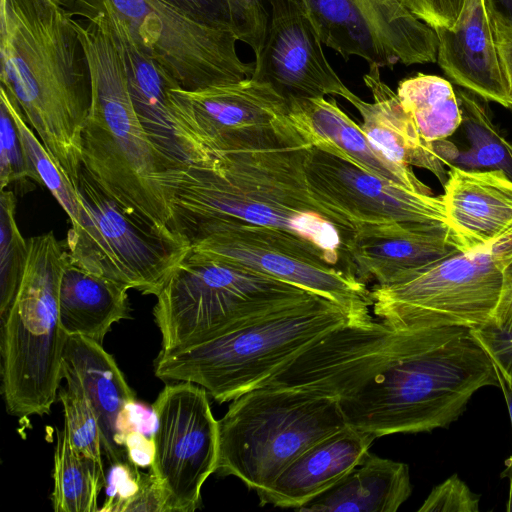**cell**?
I'll use <instances>...</instances> for the list:
<instances>
[{"label":"cell","mask_w":512,"mask_h":512,"mask_svg":"<svg viewBox=\"0 0 512 512\" xmlns=\"http://www.w3.org/2000/svg\"><path fill=\"white\" fill-rule=\"evenodd\" d=\"M309 144L221 151L188 165L174 184L172 228L186 237L208 223L265 228L317 249L357 278L351 251L366 230L310 186Z\"/></svg>","instance_id":"1"},{"label":"cell","mask_w":512,"mask_h":512,"mask_svg":"<svg viewBox=\"0 0 512 512\" xmlns=\"http://www.w3.org/2000/svg\"><path fill=\"white\" fill-rule=\"evenodd\" d=\"M62 374L73 377L90 401L99 422L102 449L112 464L129 461L126 449L115 441L119 412L135 401L112 355L99 344L82 336L67 335L62 357Z\"/></svg>","instance_id":"25"},{"label":"cell","mask_w":512,"mask_h":512,"mask_svg":"<svg viewBox=\"0 0 512 512\" xmlns=\"http://www.w3.org/2000/svg\"><path fill=\"white\" fill-rule=\"evenodd\" d=\"M157 428V416L153 407L138 403L136 400L125 405L116 419L115 441L124 448V439L131 432H141L153 438Z\"/></svg>","instance_id":"41"},{"label":"cell","mask_w":512,"mask_h":512,"mask_svg":"<svg viewBox=\"0 0 512 512\" xmlns=\"http://www.w3.org/2000/svg\"><path fill=\"white\" fill-rule=\"evenodd\" d=\"M180 10L189 18L209 27L233 29L229 0H161Z\"/></svg>","instance_id":"39"},{"label":"cell","mask_w":512,"mask_h":512,"mask_svg":"<svg viewBox=\"0 0 512 512\" xmlns=\"http://www.w3.org/2000/svg\"><path fill=\"white\" fill-rule=\"evenodd\" d=\"M379 68L370 64L363 77L373 102L358 97L352 104L362 116L360 128L388 160L402 167L427 169L444 185L448 177L445 167L457 150L445 140L429 142L422 137L397 93L382 81Z\"/></svg>","instance_id":"21"},{"label":"cell","mask_w":512,"mask_h":512,"mask_svg":"<svg viewBox=\"0 0 512 512\" xmlns=\"http://www.w3.org/2000/svg\"><path fill=\"white\" fill-rule=\"evenodd\" d=\"M321 42L379 67L437 61L435 30L397 0H303Z\"/></svg>","instance_id":"17"},{"label":"cell","mask_w":512,"mask_h":512,"mask_svg":"<svg viewBox=\"0 0 512 512\" xmlns=\"http://www.w3.org/2000/svg\"><path fill=\"white\" fill-rule=\"evenodd\" d=\"M502 477L509 478V497L506 510L512 512V459L508 458L505 461V468L501 473Z\"/></svg>","instance_id":"48"},{"label":"cell","mask_w":512,"mask_h":512,"mask_svg":"<svg viewBox=\"0 0 512 512\" xmlns=\"http://www.w3.org/2000/svg\"><path fill=\"white\" fill-rule=\"evenodd\" d=\"M71 18L91 20L110 8L134 40L184 90H198L251 78L254 65L236 52L231 30L203 25L161 0H57Z\"/></svg>","instance_id":"11"},{"label":"cell","mask_w":512,"mask_h":512,"mask_svg":"<svg viewBox=\"0 0 512 512\" xmlns=\"http://www.w3.org/2000/svg\"><path fill=\"white\" fill-rule=\"evenodd\" d=\"M27 241L25 273L1 320L0 344L6 410L20 421L50 413L63 378L67 337L59 320V285L67 249L53 232Z\"/></svg>","instance_id":"6"},{"label":"cell","mask_w":512,"mask_h":512,"mask_svg":"<svg viewBox=\"0 0 512 512\" xmlns=\"http://www.w3.org/2000/svg\"><path fill=\"white\" fill-rule=\"evenodd\" d=\"M187 238L196 254L304 288L341 305L359 323L373 320L366 284L305 243L265 228L224 222L200 225Z\"/></svg>","instance_id":"13"},{"label":"cell","mask_w":512,"mask_h":512,"mask_svg":"<svg viewBox=\"0 0 512 512\" xmlns=\"http://www.w3.org/2000/svg\"><path fill=\"white\" fill-rule=\"evenodd\" d=\"M233 29L239 41L249 45L257 56L266 39L270 17V0H229Z\"/></svg>","instance_id":"36"},{"label":"cell","mask_w":512,"mask_h":512,"mask_svg":"<svg viewBox=\"0 0 512 512\" xmlns=\"http://www.w3.org/2000/svg\"><path fill=\"white\" fill-rule=\"evenodd\" d=\"M28 259V241L16 221V196L12 190L0 192V321L17 296Z\"/></svg>","instance_id":"33"},{"label":"cell","mask_w":512,"mask_h":512,"mask_svg":"<svg viewBox=\"0 0 512 512\" xmlns=\"http://www.w3.org/2000/svg\"><path fill=\"white\" fill-rule=\"evenodd\" d=\"M423 330L395 329L375 319L348 322L323 335L256 388L311 390L339 400L409 352Z\"/></svg>","instance_id":"16"},{"label":"cell","mask_w":512,"mask_h":512,"mask_svg":"<svg viewBox=\"0 0 512 512\" xmlns=\"http://www.w3.org/2000/svg\"><path fill=\"white\" fill-rule=\"evenodd\" d=\"M91 77L92 104L82 137V166L125 208L172 228L176 169L147 136L132 104L117 46L103 15L72 18ZM174 230V229H173Z\"/></svg>","instance_id":"4"},{"label":"cell","mask_w":512,"mask_h":512,"mask_svg":"<svg viewBox=\"0 0 512 512\" xmlns=\"http://www.w3.org/2000/svg\"><path fill=\"white\" fill-rule=\"evenodd\" d=\"M495 22L512 28V0H488Z\"/></svg>","instance_id":"46"},{"label":"cell","mask_w":512,"mask_h":512,"mask_svg":"<svg viewBox=\"0 0 512 512\" xmlns=\"http://www.w3.org/2000/svg\"><path fill=\"white\" fill-rule=\"evenodd\" d=\"M348 322L359 323L341 305L316 295L198 345L159 353L154 373L163 381L199 385L218 403L232 401Z\"/></svg>","instance_id":"5"},{"label":"cell","mask_w":512,"mask_h":512,"mask_svg":"<svg viewBox=\"0 0 512 512\" xmlns=\"http://www.w3.org/2000/svg\"><path fill=\"white\" fill-rule=\"evenodd\" d=\"M316 295L191 250L156 295L159 353L198 345Z\"/></svg>","instance_id":"8"},{"label":"cell","mask_w":512,"mask_h":512,"mask_svg":"<svg viewBox=\"0 0 512 512\" xmlns=\"http://www.w3.org/2000/svg\"><path fill=\"white\" fill-rule=\"evenodd\" d=\"M141 484L142 473L130 461L112 464L108 497L99 512H123L139 492Z\"/></svg>","instance_id":"38"},{"label":"cell","mask_w":512,"mask_h":512,"mask_svg":"<svg viewBox=\"0 0 512 512\" xmlns=\"http://www.w3.org/2000/svg\"><path fill=\"white\" fill-rule=\"evenodd\" d=\"M397 95L429 142L445 140L462 124L458 97L451 83L442 77L419 73L402 80Z\"/></svg>","instance_id":"30"},{"label":"cell","mask_w":512,"mask_h":512,"mask_svg":"<svg viewBox=\"0 0 512 512\" xmlns=\"http://www.w3.org/2000/svg\"><path fill=\"white\" fill-rule=\"evenodd\" d=\"M495 29L499 51L512 88V28L495 22Z\"/></svg>","instance_id":"45"},{"label":"cell","mask_w":512,"mask_h":512,"mask_svg":"<svg viewBox=\"0 0 512 512\" xmlns=\"http://www.w3.org/2000/svg\"><path fill=\"white\" fill-rule=\"evenodd\" d=\"M52 506L56 512H96L100 490L106 485L104 465L80 453L68 430L56 429Z\"/></svg>","instance_id":"29"},{"label":"cell","mask_w":512,"mask_h":512,"mask_svg":"<svg viewBox=\"0 0 512 512\" xmlns=\"http://www.w3.org/2000/svg\"><path fill=\"white\" fill-rule=\"evenodd\" d=\"M512 280V231L387 285H374L373 313L395 329L479 328L492 323Z\"/></svg>","instance_id":"9"},{"label":"cell","mask_w":512,"mask_h":512,"mask_svg":"<svg viewBox=\"0 0 512 512\" xmlns=\"http://www.w3.org/2000/svg\"><path fill=\"white\" fill-rule=\"evenodd\" d=\"M462 124L471 143V156L482 166L500 170L512 180V142L498 130L478 96L458 91Z\"/></svg>","instance_id":"32"},{"label":"cell","mask_w":512,"mask_h":512,"mask_svg":"<svg viewBox=\"0 0 512 512\" xmlns=\"http://www.w3.org/2000/svg\"><path fill=\"white\" fill-rule=\"evenodd\" d=\"M474 335L492 360L512 376V334H505L491 325L473 328Z\"/></svg>","instance_id":"42"},{"label":"cell","mask_w":512,"mask_h":512,"mask_svg":"<svg viewBox=\"0 0 512 512\" xmlns=\"http://www.w3.org/2000/svg\"><path fill=\"white\" fill-rule=\"evenodd\" d=\"M376 438L347 426L313 444L257 493L260 505L298 509L357 465Z\"/></svg>","instance_id":"24"},{"label":"cell","mask_w":512,"mask_h":512,"mask_svg":"<svg viewBox=\"0 0 512 512\" xmlns=\"http://www.w3.org/2000/svg\"><path fill=\"white\" fill-rule=\"evenodd\" d=\"M304 166L312 189L358 222L365 237L451 228L442 195L411 191L311 143Z\"/></svg>","instance_id":"15"},{"label":"cell","mask_w":512,"mask_h":512,"mask_svg":"<svg viewBox=\"0 0 512 512\" xmlns=\"http://www.w3.org/2000/svg\"><path fill=\"white\" fill-rule=\"evenodd\" d=\"M129 461L138 468L151 467L154 454V439L141 432H131L124 439Z\"/></svg>","instance_id":"43"},{"label":"cell","mask_w":512,"mask_h":512,"mask_svg":"<svg viewBox=\"0 0 512 512\" xmlns=\"http://www.w3.org/2000/svg\"><path fill=\"white\" fill-rule=\"evenodd\" d=\"M157 416L150 467L163 496L164 512H192L201 489L216 472L218 420L207 391L194 383L168 384L152 405Z\"/></svg>","instance_id":"14"},{"label":"cell","mask_w":512,"mask_h":512,"mask_svg":"<svg viewBox=\"0 0 512 512\" xmlns=\"http://www.w3.org/2000/svg\"><path fill=\"white\" fill-rule=\"evenodd\" d=\"M81 214L66 239L70 261L127 289L156 296L192 249L171 228L155 226L111 197L81 166Z\"/></svg>","instance_id":"10"},{"label":"cell","mask_w":512,"mask_h":512,"mask_svg":"<svg viewBox=\"0 0 512 512\" xmlns=\"http://www.w3.org/2000/svg\"><path fill=\"white\" fill-rule=\"evenodd\" d=\"M411 493L407 464L368 451L337 483L296 510L396 512Z\"/></svg>","instance_id":"26"},{"label":"cell","mask_w":512,"mask_h":512,"mask_svg":"<svg viewBox=\"0 0 512 512\" xmlns=\"http://www.w3.org/2000/svg\"><path fill=\"white\" fill-rule=\"evenodd\" d=\"M418 19L433 29L452 28L466 0H397Z\"/></svg>","instance_id":"40"},{"label":"cell","mask_w":512,"mask_h":512,"mask_svg":"<svg viewBox=\"0 0 512 512\" xmlns=\"http://www.w3.org/2000/svg\"><path fill=\"white\" fill-rule=\"evenodd\" d=\"M128 290L76 266L67 252L59 285V320L63 331L102 344L113 324L130 318Z\"/></svg>","instance_id":"28"},{"label":"cell","mask_w":512,"mask_h":512,"mask_svg":"<svg viewBox=\"0 0 512 512\" xmlns=\"http://www.w3.org/2000/svg\"><path fill=\"white\" fill-rule=\"evenodd\" d=\"M512 108V107H511Z\"/></svg>","instance_id":"50"},{"label":"cell","mask_w":512,"mask_h":512,"mask_svg":"<svg viewBox=\"0 0 512 512\" xmlns=\"http://www.w3.org/2000/svg\"><path fill=\"white\" fill-rule=\"evenodd\" d=\"M498 386L493 361L473 328H425L401 358L339 399L348 426L375 438L446 428L472 396Z\"/></svg>","instance_id":"3"},{"label":"cell","mask_w":512,"mask_h":512,"mask_svg":"<svg viewBox=\"0 0 512 512\" xmlns=\"http://www.w3.org/2000/svg\"><path fill=\"white\" fill-rule=\"evenodd\" d=\"M0 98L7 104L21 138L30 178L48 188L70 218L79 223L81 204L75 185L32 131L16 99L0 86Z\"/></svg>","instance_id":"31"},{"label":"cell","mask_w":512,"mask_h":512,"mask_svg":"<svg viewBox=\"0 0 512 512\" xmlns=\"http://www.w3.org/2000/svg\"><path fill=\"white\" fill-rule=\"evenodd\" d=\"M57 1V0H56Z\"/></svg>","instance_id":"49"},{"label":"cell","mask_w":512,"mask_h":512,"mask_svg":"<svg viewBox=\"0 0 512 512\" xmlns=\"http://www.w3.org/2000/svg\"><path fill=\"white\" fill-rule=\"evenodd\" d=\"M63 378L67 387L58 391V398L71 443L80 453L104 465L101 430L95 411L79 383L68 375Z\"/></svg>","instance_id":"34"},{"label":"cell","mask_w":512,"mask_h":512,"mask_svg":"<svg viewBox=\"0 0 512 512\" xmlns=\"http://www.w3.org/2000/svg\"><path fill=\"white\" fill-rule=\"evenodd\" d=\"M492 359V358H491ZM493 361V360H492ZM495 372L498 378L499 387L504 395L509 418L512 427V376L506 373L498 364L493 361ZM512 459V453L510 457Z\"/></svg>","instance_id":"47"},{"label":"cell","mask_w":512,"mask_h":512,"mask_svg":"<svg viewBox=\"0 0 512 512\" xmlns=\"http://www.w3.org/2000/svg\"><path fill=\"white\" fill-rule=\"evenodd\" d=\"M437 61L459 86L487 101L512 107V88L499 51L488 0H466L452 28H434Z\"/></svg>","instance_id":"20"},{"label":"cell","mask_w":512,"mask_h":512,"mask_svg":"<svg viewBox=\"0 0 512 512\" xmlns=\"http://www.w3.org/2000/svg\"><path fill=\"white\" fill-rule=\"evenodd\" d=\"M490 325L502 333L512 334V280L501 296Z\"/></svg>","instance_id":"44"},{"label":"cell","mask_w":512,"mask_h":512,"mask_svg":"<svg viewBox=\"0 0 512 512\" xmlns=\"http://www.w3.org/2000/svg\"><path fill=\"white\" fill-rule=\"evenodd\" d=\"M291 119L312 145L341 157L360 169L411 191L432 195L413 170L388 160L335 99L324 97L289 102Z\"/></svg>","instance_id":"23"},{"label":"cell","mask_w":512,"mask_h":512,"mask_svg":"<svg viewBox=\"0 0 512 512\" xmlns=\"http://www.w3.org/2000/svg\"><path fill=\"white\" fill-rule=\"evenodd\" d=\"M30 173L15 120L0 98V190L14 184L25 193Z\"/></svg>","instance_id":"35"},{"label":"cell","mask_w":512,"mask_h":512,"mask_svg":"<svg viewBox=\"0 0 512 512\" xmlns=\"http://www.w3.org/2000/svg\"><path fill=\"white\" fill-rule=\"evenodd\" d=\"M98 15L106 19L122 60L132 104L149 139L179 171L190 164L205 162L184 140L174 121L169 91L180 87L179 84L134 40L110 8L100 9L92 19Z\"/></svg>","instance_id":"19"},{"label":"cell","mask_w":512,"mask_h":512,"mask_svg":"<svg viewBox=\"0 0 512 512\" xmlns=\"http://www.w3.org/2000/svg\"><path fill=\"white\" fill-rule=\"evenodd\" d=\"M466 250L452 229H444L362 237L351 256L361 282L387 285Z\"/></svg>","instance_id":"27"},{"label":"cell","mask_w":512,"mask_h":512,"mask_svg":"<svg viewBox=\"0 0 512 512\" xmlns=\"http://www.w3.org/2000/svg\"><path fill=\"white\" fill-rule=\"evenodd\" d=\"M480 497L457 474L434 487L419 512H478Z\"/></svg>","instance_id":"37"},{"label":"cell","mask_w":512,"mask_h":512,"mask_svg":"<svg viewBox=\"0 0 512 512\" xmlns=\"http://www.w3.org/2000/svg\"><path fill=\"white\" fill-rule=\"evenodd\" d=\"M0 58L1 86L76 187L92 86L72 18L56 0H0Z\"/></svg>","instance_id":"2"},{"label":"cell","mask_w":512,"mask_h":512,"mask_svg":"<svg viewBox=\"0 0 512 512\" xmlns=\"http://www.w3.org/2000/svg\"><path fill=\"white\" fill-rule=\"evenodd\" d=\"M169 104L182 137L205 161L216 152L306 140L291 119L289 102L253 78L193 91L172 88Z\"/></svg>","instance_id":"12"},{"label":"cell","mask_w":512,"mask_h":512,"mask_svg":"<svg viewBox=\"0 0 512 512\" xmlns=\"http://www.w3.org/2000/svg\"><path fill=\"white\" fill-rule=\"evenodd\" d=\"M338 398L290 388H255L232 400L218 420L216 472L256 493L300 454L347 427Z\"/></svg>","instance_id":"7"},{"label":"cell","mask_w":512,"mask_h":512,"mask_svg":"<svg viewBox=\"0 0 512 512\" xmlns=\"http://www.w3.org/2000/svg\"><path fill=\"white\" fill-rule=\"evenodd\" d=\"M442 195L449 226L467 250L512 231V180L502 171L450 165Z\"/></svg>","instance_id":"22"},{"label":"cell","mask_w":512,"mask_h":512,"mask_svg":"<svg viewBox=\"0 0 512 512\" xmlns=\"http://www.w3.org/2000/svg\"><path fill=\"white\" fill-rule=\"evenodd\" d=\"M270 5L266 39L251 78L268 83L288 102L335 95L353 104L358 96L326 60L303 0H270Z\"/></svg>","instance_id":"18"}]
</instances>
